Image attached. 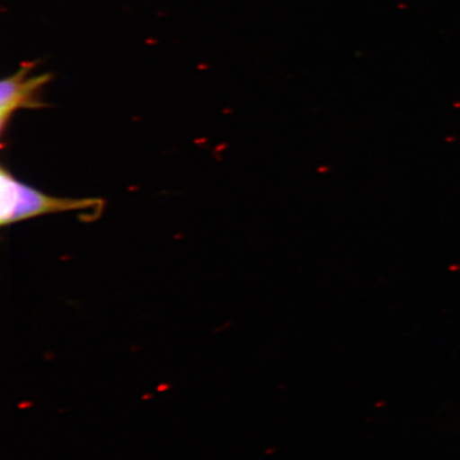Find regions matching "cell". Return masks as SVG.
I'll list each match as a JSON object with an SVG mask.
<instances>
[{
    "mask_svg": "<svg viewBox=\"0 0 460 460\" xmlns=\"http://www.w3.org/2000/svg\"><path fill=\"white\" fill-rule=\"evenodd\" d=\"M100 199H63L50 197L25 185L4 166L0 169V224L8 226L29 218L67 211L99 210Z\"/></svg>",
    "mask_w": 460,
    "mask_h": 460,
    "instance_id": "1",
    "label": "cell"
},
{
    "mask_svg": "<svg viewBox=\"0 0 460 460\" xmlns=\"http://www.w3.org/2000/svg\"><path fill=\"white\" fill-rule=\"evenodd\" d=\"M36 66L37 62L26 61L0 84V129L3 135L11 118L20 109L36 111L46 107L41 96L42 89L53 76L49 73L31 76Z\"/></svg>",
    "mask_w": 460,
    "mask_h": 460,
    "instance_id": "2",
    "label": "cell"
}]
</instances>
